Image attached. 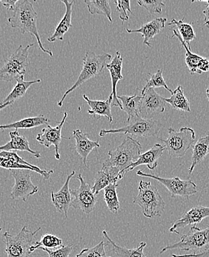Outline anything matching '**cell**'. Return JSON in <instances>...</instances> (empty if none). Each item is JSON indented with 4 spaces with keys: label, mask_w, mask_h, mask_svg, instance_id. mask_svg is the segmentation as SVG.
Masks as SVG:
<instances>
[{
    "label": "cell",
    "mask_w": 209,
    "mask_h": 257,
    "mask_svg": "<svg viewBox=\"0 0 209 257\" xmlns=\"http://www.w3.org/2000/svg\"><path fill=\"white\" fill-rule=\"evenodd\" d=\"M209 217V207L198 206L193 207L189 211L185 212L180 219H177L172 226L170 227L169 232L171 233L179 234L177 230L183 228L188 225H196L202 222L205 218Z\"/></svg>",
    "instance_id": "cell-15"
},
{
    "label": "cell",
    "mask_w": 209,
    "mask_h": 257,
    "mask_svg": "<svg viewBox=\"0 0 209 257\" xmlns=\"http://www.w3.org/2000/svg\"><path fill=\"white\" fill-rule=\"evenodd\" d=\"M171 257H209V246L203 251L199 252V253L185 255L172 254Z\"/></svg>",
    "instance_id": "cell-42"
},
{
    "label": "cell",
    "mask_w": 209,
    "mask_h": 257,
    "mask_svg": "<svg viewBox=\"0 0 209 257\" xmlns=\"http://www.w3.org/2000/svg\"><path fill=\"white\" fill-rule=\"evenodd\" d=\"M168 25L176 26L175 29L179 33L181 38L185 42V44L188 46V48H190V43L196 38V34H195L192 24L184 23L183 18L179 20V21L173 19Z\"/></svg>",
    "instance_id": "cell-33"
},
{
    "label": "cell",
    "mask_w": 209,
    "mask_h": 257,
    "mask_svg": "<svg viewBox=\"0 0 209 257\" xmlns=\"http://www.w3.org/2000/svg\"><path fill=\"white\" fill-rule=\"evenodd\" d=\"M1 231H2V228H1V227H0V233H1Z\"/></svg>",
    "instance_id": "cell-47"
},
{
    "label": "cell",
    "mask_w": 209,
    "mask_h": 257,
    "mask_svg": "<svg viewBox=\"0 0 209 257\" xmlns=\"http://www.w3.org/2000/svg\"><path fill=\"white\" fill-rule=\"evenodd\" d=\"M127 125L118 129H102L99 132V137H103L107 135L125 134L136 137H149L155 136L160 132V125L157 120L154 119H143L137 118L128 123Z\"/></svg>",
    "instance_id": "cell-9"
},
{
    "label": "cell",
    "mask_w": 209,
    "mask_h": 257,
    "mask_svg": "<svg viewBox=\"0 0 209 257\" xmlns=\"http://www.w3.org/2000/svg\"><path fill=\"white\" fill-rule=\"evenodd\" d=\"M74 244H67L62 245L60 248L52 250V249L45 248V247H39V250H43L48 253L49 257H69L72 252Z\"/></svg>",
    "instance_id": "cell-40"
},
{
    "label": "cell",
    "mask_w": 209,
    "mask_h": 257,
    "mask_svg": "<svg viewBox=\"0 0 209 257\" xmlns=\"http://www.w3.org/2000/svg\"><path fill=\"white\" fill-rule=\"evenodd\" d=\"M208 71H209V68H208Z\"/></svg>",
    "instance_id": "cell-48"
},
{
    "label": "cell",
    "mask_w": 209,
    "mask_h": 257,
    "mask_svg": "<svg viewBox=\"0 0 209 257\" xmlns=\"http://www.w3.org/2000/svg\"><path fill=\"white\" fill-rule=\"evenodd\" d=\"M118 186L119 185L118 183L111 184L104 188V202L109 211L115 214L118 213L120 209V201L117 193Z\"/></svg>",
    "instance_id": "cell-35"
},
{
    "label": "cell",
    "mask_w": 209,
    "mask_h": 257,
    "mask_svg": "<svg viewBox=\"0 0 209 257\" xmlns=\"http://www.w3.org/2000/svg\"><path fill=\"white\" fill-rule=\"evenodd\" d=\"M165 150L164 146H162L160 143L154 145L152 149H150L148 152L141 154L138 160L129 166V168L126 171V173L133 171L135 168L142 166V165H146L149 170L155 169L157 166V161L162 157Z\"/></svg>",
    "instance_id": "cell-22"
},
{
    "label": "cell",
    "mask_w": 209,
    "mask_h": 257,
    "mask_svg": "<svg viewBox=\"0 0 209 257\" xmlns=\"http://www.w3.org/2000/svg\"><path fill=\"white\" fill-rule=\"evenodd\" d=\"M15 184L11 193V198L15 200L22 199L26 202L28 198L38 192V187L31 181V171L29 170H12Z\"/></svg>",
    "instance_id": "cell-12"
},
{
    "label": "cell",
    "mask_w": 209,
    "mask_h": 257,
    "mask_svg": "<svg viewBox=\"0 0 209 257\" xmlns=\"http://www.w3.org/2000/svg\"><path fill=\"white\" fill-rule=\"evenodd\" d=\"M75 171H72L68 176L65 184L57 193L51 192V201L59 213H64L65 219L68 218V211L71 203V194L69 189V182L75 175Z\"/></svg>",
    "instance_id": "cell-19"
},
{
    "label": "cell",
    "mask_w": 209,
    "mask_h": 257,
    "mask_svg": "<svg viewBox=\"0 0 209 257\" xmlns=\"http://www.w3.org/2000/svg\"><path fill=\"white\" fill-rule=\"evenodd\" d=\"M77 179L80 182L79 188L70 190L71 206L75 209L81 210L84 213L89 214L96 208L97 197L92 191L89 184L85 181L82 174H78Z\"/></svg>",
    "instance_id": "cell-11"
},
{
    "label": "cell",
    "mask_w": 209,
    "mask_h": 257,
    "mask_svg": "<svg viewBox=\"0 0 209 257\" xmlns=\"http://www.w3.org/2000/svg\"><path fill=\"white\" fill-rule=\"evenodd\" d=\"M137 3L141 7L146 9L151 15H160L163 12V8L165 6V3L162 0H138Z\"/></svg>",
    "instance_id": "cell-39"
},
{
    "label": "cell",
    "mask_w": 209,
    "mask_h": 257,
    "mask_svg": "<svg viewBox=\"0 0 209 257\" xmlns=\"http://www.w3.org/2000/svg\"><path fill=\"white\" fill-rule=\"evenodd\" d=\"M112 59V55L109 54H96L91 51H88L83 58V65L82 71L78 77L77 80L74 85L67 90L62 99L58 102L59 107H62L64 100L68 94L74 91L76 88L85 83L87 81L99 76L102 72L104 67L107 65L108 61Z\"/></svg>",
    "instance_id": "cell-4"
},
{
    "label": "cell",
    "mask_w": 209,
    "mask_h": 257,
    "mask_svg": "<svg viewBox=\"0 0 209 257\" xmlns=\"http://www.w3.org/2000/svg\"><path fill=\"white\" fill-rule=\"evenodd\" d=\"M124 177L123 173L115 167L102 166L101 171H98L95 175L92 191L96 196L104 188L111 184L118 183Z\"/></svg>",
    "instance_id": "cell-17"
},
{
    "label": "cell",
    "mask_w": 209,
    "mask_h": 257,
    "mask_svg": "<svg viewBox=\"0 0 209 257\" xmlns=\"http://www.w3.org/2000/svg\"><path fill=\"white\" fill-rule=\"evenodd\" d=\"M171 30L174 33V36H172V37H177L180 42L181 45L185 48V63H186L190 73L191 74H201L202 73L208 71L209 60L208 59L204 58L197 54H193L191 52V48H188L185 42L182 40L177 31L174 28H172Z\"/></svg>",
    "instance_id": "cell-16"
},
{
    "label": "cell",
    "mask_w": 209,
    "mask_h": 257,
    "mask_svg": "<svg viewBox=\"0 0 209 257\" xmlns=\"http://www.w3.org/2000/svg\"><path fill=\"white\" fill-rule=\"evenodd\" d=\"M165 105L166 102L165 98L158 94L154 88H149L144 93H142L140 116L143 119H146L148 116L154 113H164Z\"/></svg>",
    "instance_id": "cell-14"
},
{
    "label": "cell",
    "mask_w": 209,
    "mask_h": 257,
    "mask_svg": "<svg viewBox=\"0 0 209 257\" xmlns=\"http://www.w3.org/2000/svg\"><path fill=\"white\" fill-rule=\"evenodd\" d=\"M195 139V132L191 127H181L179 131L170 127L168 138L160 139V140L164 143L165 149L171 157L179 158L183 157L188 149L194 146Z\"/></svg>",
    "instance_id": "cell-6"
},
{
    "label": "cell",
    "mask_w": 209,
    "mask_h": 257,
    "mask_svg": "<svg viewBox=\"0 0 209 257\" xmlns=\"http://www.w3.org/2000/svg\"><path fill=\"white\" fill-rule=\"evenodd\" d=\"M209 246V226L204 229L192 225L188 233L182 235L178 242L173 243L163 247L160 253L166 250H179L192 251L197 253L203 251Z\"/></svg>",
    "instance_id": "cell-7"
},
{
    "label": "cell",
    "mask_w": 209,
    "mask_h": 257,
    "mask_svg": "<svg viewBox=\"0 0 209 257\" xmlns=\"http://www.w3.org/2000/svg\"><path fill=\"white\" fill-rule=\"evenodd\" d=\"M62 3L65 6V15L63 18L61 20L60 23H59L58 26L56 28L55 31L52 35L50 36L48 38V42L57 41V40H60L63 41L64 35L68 32L69 29H71L72 24H71V20H72V8L75 3V1H67V0H62Z\"/></svg>",
    "instance_id": "cell-24"
},
{
    "label": "cell",
    "mask_w": 209,
    "mask_h": 257,
    "mask_svg": "<svg viewBox=\"0 0 209 257\" xmlns=\"http://www.w3.org/2000/svg\"><path fill=\"white\" fill-rule=\"evenodd\" d=\"M165 102L169 103L172 108L175 110L191 112L189 101L185 97L182 87L180 85L176 88L175 91H173L171 97L165 99Z\"/></svg>",
    "instance_id": "cell-31"
},
{
    "label": "cell",
    "mask_w": 209,
    "mask_h": 257,
    "mask_svg": "<svg viewBox=\"0 0 209 257\" xmlns=\"http://www.w3.org/2000/svg\"><path fill=\"white\" fill-rule=\"evenodd\" d=\"M83 98L90 107V110H88V113L90 115H93V116H98L99 117L104 116L107 118L109 122L112 123L113 121L112 113L113 96L112 95H110L106 100H91L86 94L83 95Z\"/></svg>",
    "instance_id": "cell-25"
},
{
    "label": "cell",
    "mask_w": 209,
    "mask_h": 257,
    "mask_svg": "<svg viewBox=\"0 0 209 257\" xmlns=\"http://www.w3.org/2000/svg\"><path fill=\"white\" fill-rule=\"evenodd\" d=\"M137 174L140 177H148L157 180L164 185L172 197L188 198L197 193L196 185L191 180H182L179 177L163 178L154 174H146L142 171H137Z\"/></svg>",
    "instance_id": "cell-10"
},
{
    "label": "cell",
    "mask_w": 209,
    "mask_h": 257,
    "mask_svg": "<svg viewBox=\"0 0 209 257\" xmlns=\"http://www.w3.org/2000/svg\"><path fill=\"white\" fill-rule=\"evenodd\" d=\"M63 245V242L60 238L57 237L55 235L45 234L42 236L41 239L40 241H37L29 249L30 254L34 250L38 249L39 247H43L45 248L55 249L57 247H62Z\"/></svg>",
    "instance_id": "cell-36"
},
{
    "label": "cell",
    "mask_w": 209,
    "mask_h": 257,
    "mask_svg": "<svg viewBox=\"0 0 209 257\" xmlns=\"http://www.w3.org/2000/svg\"><path fill=\"white\" fill-rule=\"evenodd\" d=\"M123 59L122 57L120 51H117L115 57L111 61L110 63L106 65V68L109 70L110 73L111 77H112V91L110 95L113 96V101H112V106H117L120 109H123L121 103L117 94V85L120 80L123 79V75L122 74L123 71Z\"/></svg>",
    "instance_id": "cell-18"
},
{
    "label": "cell",
    "mask_w": 209,
    "mask_h": 257,
    "mask_svg": "<svg viewBox=\"0 0 209 257\" xmlns=\"http://www.w3.org/2000/svg\"><path fill=\"white\" fill-rule=\"evenodd\" d=\"M19 1L17 0H7V1H0V3L3 5V6L6 8L8 10L15 11L16 6H17V3Z\"/></svg>",
    "instance_id": "cell-43"
},
{
    "label": "cell",
    "mask_w": 209,
    "mask_h": 257,
    "mask_svg": "<svg viewBox=\"0 0 209 257\" xmlns=\"http://www.w3.org/2000/svg\"><path fill=\"white\" fill-rule=\"evenodd\" d=\"M68 117V113H64L62 121L56 127H51L50 124H47L46 127L42 130V132L37 135L36 140L45 147L49 149L51 146L55 149V158L60 160V145L62 141V129L65 124V119Z\"/></svg>",
    "instance_id": "cell-13"
},
{
    "label": "cell",
    "mask_w": 209,
    "mask_h": 257,
    "mask_svg": "<svg viewBox=\"0 0 209 257\" xmlns=\"http://www.w3.org/2000/svg\"><path fill=\"white\" fill-rule=\"evenodd\" d=\"M11 26L15 29H20L22 34L29 33L31 35L34 36L38 43L39 48L52 57V51L45 49L42 44L40 34L37 29V13L34 9L32 3L29 0L17 3L14 15L8 19Z\"/></svg>",
    "instance_id": "cell-1"
},
{
    "label": "cell",
    "mask_w": 209,
    "mask_h": 257,
    "mask_svg": "<svg viewBox=\"0 0 209 257\" xmlns=\"http://www.w3.org/2000/svg\"><path fill=\"white\" fill-rule=\"evenodd\" d=\"M206 96H207V98H208V99L209 101V87L206 89Z\"/></svg>",
    "instance_id": "cell-46"
},
{
    "label": "cell",
    "mask_w": 209,
    "mask_h": 257,
    "mask_svg": "<svg viewBox=\"0 0 209 257\" xmlns=\"http://www.w3.org/2000/svg\"><path fill=\"white\" fill-rule=\"evenodd\" d=\"M40 230L41 227H39L35 231H31L28 230L26 226H23L17 235L6 232L4 237L8 257H29V249L35 243L34 242V237Z\"/></svg>",
    "instance_id": "cell-8"
},
{
    "label": "cell",
    "mask_w": 209,
    "mask_h": 257,
    "mask_svg": "<svg viewBox=\"0 0 209 257\" xmlns=\"http://www.w3.org/2000/svg\"><path fill=\"white\" fill-rule=\"evenodd\" d=\"M32 46L34 44L18 47L0 68V81L12 82L20 76L26 75L29 65V51Z\"/></svg>",
    "instance_id": "cell-5"
},
{
    "label": "cell",
    "mask_w": 209,
    "mask_h": 257,
    "mask_svg": "<svg viewBox=\"0 0 209 257\" xmlns=\"http://www.w3.org/2000/svg\"><path fill=\"white\" fill-rule=\"evenodd\" d=\"M11 141L6 143L4 146H0V152H14V151H21L28 152L34 155L36 158H40L41 154L40 152L33 151L30 148L29 140L23 135H20L18 131H15L9 133Z\"/></svg>",
    "instance_id": "cell-23"
},
{
    "label": "cell",
    "mask_w": 209,
    "mask_h": 257,
    "mask_svg": "<svg viewBox=\"0 0 209 257\" xmlns=\"http://www.w3.org/2000/svg\"><path fill=\"white\" fill-rule=\"evenodd\" d=\"M102 235L107 239L109 244L112 245V250H113V251L116 253L117 256L118 257H147L145 255L144 252H143L145 247L147 245L146 242H140V244L136 248L128 249L126 248V247L118 245L116 243L112 240L106 230L102 231Z\"/></svg>",
    "instance_id": "cell-29"
},
{
    "label": "cell",
    "mask_w": 209,
    "mask_h": 257,
    "mask_svg": "<svg viewBox=\"0 0 209 257\" xmlns=\"http://www.w3.org/2000/svg\"><path fill=\"white\" fill-rule=\"evenodd\" d=\"M166 18H156L151 20L149 23H145L142 25L140 29H126V31L129 34H140L144 37L143 43L146 46L151 48L152 45L150 41L155 37L157 34H160V31L165 28V23H166Z\"/></svg>",
    "instance_id": "cell-21"
},
{
    "label": "cell",
    "mask_w": 209,
    "mask_h": 257,
    "mask_svg": "<svg viewBox=\"0 0 209 257\" xmlns=\"http://www.w3.org/2000/svg\"><path fill=\"white\" fill-rule=\"evenodd\" d=\"M203 3H206L207 6L206 9L203 11L202 14H203L204 17H205V25L206 26H209V1L203 2Z\"/></svg>",
    "instance_id": "cell-44"
},
{
    "label": "cell",
    "mask_w": 209,
    "mask_h": 257,
    "mask_svg": "<svg viewBox=\"0 0 209 257\" xmlns=\"http://www.w3.org/2000/svg\"><path fill=\"white\" fill-rule=\"evenodd\" d=\"M148 74H149L151 78H150V79H146V85L142 89V93H144L149 88H161V87L164 88L167 91H169L170 93H173V91L167 85L164 78H163V71L161 70H158L155 74H151L149 73Z\"/></svg>",
    "instance_id": "cell-37"
},
{
    "label": "cell",
    "mask_w": 209,
    "mask_h": 257,
    "mask_svg": "<svg viewBox=\"0 0 209 257\" xmlns=\"http://www.w3.org/2000/svg\"><path fill=\"white\" fill-rule=\"evenodd\" d=\"M76 257H111L106 253L104 241L90 248H85L81 250Z\"/></svg>",
    "instance_id": "cell-38"
},
{
    "label": "cell",
    "mask_w": 209,
    "mask_h": 257,
    "mask_svg": "<svg viewBox=\"0 0 209 257\" xmlns=\"http://www.w3.org/2000/svg\"><path fill=\"white\" fill-rule=\"evenodd\" d=\"M115 3L117 6V11L120 12V19L122 21H128L129 20V14L135 15L131 9V2L129 0V1L118 0V1H115Z\"/></svg>",
    "instance_id": "cell-41"
},
{
    "label": "cell",
    "mask_w": 209,
    "mask_h": 257,
    "mask_svg": "<svg viewBox=\"0 0 209 257\" xmlns=\"http://www.w3.org/2000/svg\"><path fill=\"white\" fill-rule=\"evenodd\" d=\"M16 81H17V85H15V88H14L12 92L8 95L7 97L4 99L3 102H0V104H14L15 101L23 97V96L26 94V92H27L31 85L41 82L40 79L29 81V82H28V81H25L24 76H20Z\"/></svg>",
    "instance_id": "cell-30"
},
{
    "label": "cell",
    "mask_w": 209,
    "mask_h": 257,
    "mask_svg": "<svg viewBox=\"0 0 209 257\" xmlns=\"http://www.w3.org/2000/svg\"><path fill=\"white\" fill-rule=\"evenodd\" d=\"M0 167L6 168V169L10 170V171L16 169L29 170V171L38 173L40 175L43 176L45 180H48L51 174L54 173L53 170H43L39 167L36 168H31V167L24 166V165L20 164L17 162L3 158V157H0Z\"/></svg>",
    "instance_id": "cell-34"
},
{
    "label": "cell",
    "mask_w": 209,
    "mask_h": 257,
    "mask_svg": "<svg viewBox=\"0 0 209 257\" xmlns=\"http://www.w3.org/2000/svg\"><path fill=\"white\" fill-rule=\"evenodd\" d=\"M73 136L75 140V150L82 159L84 166L87 167V159L90 153L93 149H99L100 145L99 141H92L88 137V134L84 133L82 131L74 130Z\"/></svg>",
    "instance_id": "cell-20"
},
{
    "label": "cell",
    "mask_w": 209,
    "mask_h": 257,
    "mask_svg": "<svg viewBox=\"0 0 209 257\" xmlns=\"http://www.w3.org/2000/svg\"><path fill=\"white\" fill-rule=\"evenodd\" d=\"M120 103H121L122 110L126 112L128 115L127 123L129 121L141 117L140 116V102L142 96L140 95H133V96H118Z\"/></svg>",
    "instance_id": "cell-26"
},
{
    "label": "cell",
    "mask_w": 209,
    "mask_h": 257,
    "mask_svg": "<svg viewBox=\"0 0 209 257\" xmlns=\"http://www.w3.org/2000/svg\"><path fill=\"white\" fill-rule=\"evenodd\" d=\"M138 191L133 202L141 208L143 215L149 219L161 216L165 211V203L157 188L151 182L141 180Z\"/></svg>",
    "instance_id": "cell-3"
},
{
    "label": "cell",
    "mask_w": 209,
    "mask_h": 257,
    "mask_svg": "<svg viewBox=\"0 0 209 257\" xmlns=\"http://www.w3.org/2000/svg\"><path fill=\"white\" fill-rule=\"evenodd\" d=\"M13 104L12 103H6V104H0V111L6 107H9V106L12 105Z\"/></svg>",
    "instance_id": "cell-45"
},
{
    "label": "cell",
    "mask_w": 209,
    "mask_h": 257,
    "mask_svg": "<svg viewBox=\"0 0 209 257\" xmlns=\"http://www.w3.org/2000/svg\"><path fill=\"white\" fill-rule=\"evenodd\" d=\"M84 3L88 7L90 15H104L109 19V22L112 23V9L109 1L106 0H85Z\"/></svg>",
    "instance_id": "cell-32"
},
{
    "label": "cell",
    "mask_w": 209,
    "mask_h": 257,
    "mask_svg": "<svg viewBox=\"0 0 209 257\" xmlns=\"http://www.w3.org/2000/svg\"><path fill=\"white\" fill-rule=\"evenodd\" d=\"M50 119L45 117L44 115H39L33 117L25 118L15 121V122L11 123L8 124H0V131L9 130V129L15 128L16 131L19 129H31L34 127H38V126L43 125V124H48Z\"/></svg>",
    "instance_id": "cell-27"
},
{
    "label": "cell",
    "mask_w": 209,
    "mask_h": 257,
    "mask_svg": "<svg viewBox=\"0 0 209 257\" xmlns=\"http://www.w3.org/2000/svg\"><path fill=\"white\" fill-rule=\"evenodd\" d=\"M142 146L139 141L128 137L115 150L108 153L107 160L102 166L115 167L126 175L129 166L141 155Z\"/></svg>",
    "instance_id": "cell-2"
},
{
    "label": "cell",
    "mask_w": 209,
    "mask_h": 257,
    "mask_svg": "<svg viewBox=\"0 0 209 257\" xmlns=\"http://www.w3.org/2000/svg\"><path fill=\"white\" fill-rule=\"evenodd\" d=\"M193 154L191 165L188 169L189 174H192L195 167L201 163L209 154V135L197 140L192 146Z\"/></svg>",
    "instance_id": "cell-28"
}]
</instances>
